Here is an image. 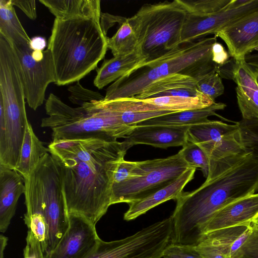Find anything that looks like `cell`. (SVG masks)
Here are the masks:
<instances>
[{"instance_id": "6da1fadb", "label": "cell", "mask_w": 258, "mask_h": 258, "mask_svg": "<svg viewBox=\"0 0 258 258\" xmlns=\"http://www.w3.org/2000/svg\"><path fill=\"white\" fill-rule=\"evenodd\" d=\"M48 149L59 169L68 216L96 225L111 205L114 173L129 148L123 142L88 138L52 140Z\"/></svg>"}, {"instance_id": "7a4b0ae2", "label": "cell", "mask_w": 258, "mask_h": 258, "mask_svg": "<svg viewBox=\"0 0 258 258\" xmlns=\"http://www.w3.org/2000/svg\"><path fill=\"white\" fill-rule=\"evenodd\" d=\"M258 191V158L244 152L210 163L206 181L177 199L171 216L172 243L196 246L214 214L226 205Z\"/></svg>"}, {"instance_id": "3957f363", "label": "cell", "mask_w": 258, "mask_h": 258, "mask_svg": "<svg viewBox=\"0 0 258 258\" xmlns=\"http://www.w3.org/2000/svg\"><path fill=\"white\" fill-rule=\"evenodd\" d=\"M100 19L55 18L47 48L52 54L57 85L79 81L104 57L107 37Z\"/></svg>"}, {"instance_id": "277c9868", "label": "cell", "mask_w": 258, "mask_h": 258, "mask_svg": "<svg viewBox=\"0 0 258 258\" xmlns=\"http://www.w3.org/2000/svg\"><path fill=\"white\" fill-rule=\"evenodd\" d=\"M24 181V220L29 230L38 237L45 236L48 232L45 255L57 245L69 224L59 169L49 152Z\"/></svg>"}, {"instance_id": "5b68a950", "label": "cell", "mask_w": 258, "mask_h": 258, "mask_svg": "<svg viewBox=\"0 0 258 258\" xmlns=\"http://www.w3.org/2000/svg\"><path fill=\"white\" fill-rule=\"evenodd\" d=\"M217 37H203L180 44L166 55L145 63L112 83L106 89L104 102L141 94L149 85L174 74L196 79L216 70L212 47Z\"/></svg>"}, {"instance_id": "8992f818", "label": "cell", "mask_w": 258, "mask_h": 258, "mask_svg": "<svg viewBox=\"0 0 258 258\" xmlns=\"http://www.w3.org/2000/svg\"><path fill=\"white\" fill-rule=\"evenodd\" d=\"M102 100L73 107L50 93L45 105L47 116L41 119V126L51 130L52 140L124 139L136 126L124 124L119 112L107 107Z\"/></svg>"}, {"instance_id": "52a82bcc", "label": "cell", "mask_w": 258, "mask_h": 258, "mask_svg": "<svg viewBox=\"0 0 258 258\" xmlns=\"http://www.w3.org/2000/svg\"><path fill=\"white\" fill-rule=\"evenodd\" d=\"M186 12L181 0L166 1L145 4L129 18L146 63L160 58L180 44Z\"/></svg>"}, {"instance_id": "ba28073f", "label": "cell", "mask_w": 258, "mask_h": 258, "mask_svg": "<svg viewBox=\"0 0 258 258\" xmlns=\"http://www.w3.org/2000/svg\"><path fill=\"white\" fill-rule=\"evenodd\" d=\"M186 9L180 44L215 34L224 27L258 10V0H181Z\"/></svg>"}, {"instance_id": "9c48e42d", "label": "cell", "mask_w": 258, "mask_h": 258, "mask_svg": "<svg viewBox=\"0 0 258 258\" xmlns=\"http://www.w3.org/2000/svg\"><path fill=\"white\" fill-rule=\"evenodd\" d=\"M189 168L179 152L164 158L136 161L131 177L113 184L111 204H128L144 199L171 184Z\"/></svg>"}, {"instance_id": "30bf717a", "label": "cell", "mask_w": 258, "mask_h": 258, "mask_svg": "<svg viewBox=\"0 0 258 258\" xmlns=\"http://www.w3.org/2000/svg\"><path fill=\"white\" fill-rule=\"evenodd\" d=\"M172 229L170 216L121 239L105 241L100 239L86 258H162L170 242Z\"/></svg>"}, {"instance_id": "8fae6325", "label": "cell", "mask_w": 258, "mask_h": 258, "mask_svg": "<svg viewBox=\"0 0 258 258\" xmlns=\"http://www.w3.org/2000/svg\"><path fill=\"white\" fill-rule=\"evenodd\" d=\"M187 140L201 147L206 154L209 164L245 152L239 141L237 123L230 124L208 119L189 125Z\"/></svg>"}, {"instance_id": "7c38bea8", "label": "cell", "mask_w": 258, "mask_h": 258, "mask_svg": "<svg viewBox=\"0 0 258 258\" xmlns=\"http://www.w3.org/2000/svg\"><path fill=\"white\" fill-rule=\"evenodd\" d=\"M18 58L22 73L25 99L36 110L42 105L48 85L55 82L54 63L50 50H44L42 60L33 59L29 43L12 46Z\"/></svg>"}, {"instance_id": "4fadbf2b", "label": "cell", "mask_w": 258, "mask_h": 258, "mask_svg": "<svg viewBox=\"0 0 258 258\" xmlns=\"http://www.w3.org/2000/svg\"><path fill=\"white\" fill-rule=\"evenodd\" d=\"M103 103L116 111L149 112L155 111H180L199 109L210 106L215 101L201 94L192 97L160 96L145 99L134 97L119 98Z\"/></svg>"}, {"instance_id": "5bb4252c", "label": "cell", "mask_w": 258, "mask_h": 258, "mask_svg": "<svg viewBox=\"0 0 258 258\" xmlns=\"http://www.w3.org/2000/svg\"><path fill=\"white\" fill-rule=\"evenodd\" d=\"M67 230L45 258H86L95 249L100 238L95 225L77 215L69 216Z\"/></svg>"}, {"instance_id": "9a60e30c", "label": "cell", "mask_w": 258, "mask_h": 258, "mask_svg": "<svg viewBox=\"0 0 258 258\" xmlns=\"http://www.w3.org/2000/svg\"><path fill=\"white\" fill-rule=\"evenodd\" d=\"M226 44L235 60L258 48V10L224 27L215 34Z\"/></svg>"}, {"instance_id": "2e32d148", "label": "cell", "mask_w": 258, "mask_h": 258, "mask_svg": "<svg viewBox=\"0 0 258 258\" xmlns=\"http://www.w3.org/2000/svg\"><path fill=\"white\" fill-rule=\"evenodd\" d=\"M189 126L145 125L138 126L123 142L130 149L134 145L145 144L166 149L183 146L187 142Z\"/></svg>"}, {"instance_id": "e0dca14e", "label": "cell", "mask_w": 258, "mask_h": 258, "mask_svg": "<svg viewBox=\"0 0 258 258\" xmlns=\"http://www.w3.org/2000/svg\"><path fill=\"white\" fill-rule=\"evenodd\" d=\"M235 88L238 108L242 119H258V85L255 71L244 59L234 61L232 78Z\"/></svg>"}, {"instance_id": "ac0fdd59", "label": "cell", "mask_w": 258, "mask_h": 258, "mask_svg": "<svg viewBox=\"0 0 258 258\" xmlns=\"http://www.w3.org/2000/svg\"><path fill=\"white\" fill-rule=\"evenodd\" d=\"M257 216L258 192L234 201L220 209L208 223L204 236L220 229L251 223Z\"/></svg>"}, {"instance_id": "d6986e66", "label": "cell", "mask_w": 258, "mask_h": 258, "mask_svg": "<svg viewBox=\"0 0 258 258\" xmlns=\"http://www.w3.org/2000/svg\"><path fill=\"white\" fill-rule=\"evenodd\" d=\"M25 191L23 177L16 170L0 166V231L5 233L14 217L17 203Z\"/></svg>"}, {"instance_id": "ffe728a7", "label": "cell", "mask_w": 258, "mask_h": 258, "mask_svg": "<svg viewBox=\"0 0 258 258\" xmlns=\"http://www.w3.org/2000/svg\"><path fill=\"white\" fill-rule=\"evenodd\" d=\"M196 170L189 168L169 185L144 199L128 204V209L124 214V220L128 221L135 219L165 202L176 200L185 186L194 178Z\"/></svg>"}, {"instance_id": "44dd1931", "label": "cell", "mask_w": 258, "mask_h": 258, "mask_svg": "<svg viewBox=\"0 0 258 258\" xmlns=\"http://www.w3.org/2000/svg\"><path fill=\"white\" fill-rule=\"evenodd\" d=\"M197 79L181 74H174L149 85L140 94L134 96L139 99L160 96L192 97L202 93L197 88Z\"/></svg>"}, {"instance_id": "7402d4cb", "label": "cell", "mask_w": 258, "mask_h": 258, "mask_svg": "<svg viewBox=\"0 0 258 258\" xmlns=\"http://www.w3.org/2000/svg\"><path fill=\"white\" fill-rule=\"evenodd\" d=\"M146 62V58L139 47L130 54L105 59L97 70L94 84L102 89Z\"/></svg>"}, {"instance_id": "603a6c76", "label": "cell", "mask_w": 258, "mask_h": 258, "mask_svg": "<svg viewBox=\"0 0 258 258\" xmlns=\"http://www.w3.org/2000/svg\"><path fill=\"white\" fill-rule=\"evenodd\" d=\"M60 20L101 17L99 0H39Z\"/></svg>"}, {"instance_id": "cb8c5ba5", "label": "cell", "mask_w": 258, "mask_h": 258, "mask_svg": "<svg viewBox=\"0 0 258 258\" xmlns=\"http://www.w3.org/2000/svg\"><path fill=\"white\" fill-rule=\"evenodd\" d=\"M226 106L222 102L215 103L204 108L176 111L141 121L138 126L173 125L189 126L204 122L211 116H219L216 111L224 109Z\"/></svg>"}, {"instance_id": "d4e9b609", "label": "cell", "mask_w": 258, "mask_h": 258, "mask_svg": "<svg viewBox=\"0 0 258 258\" xmlns=\"http://www.w3.org/2000/svg\"><path fill=\"white\" fill-rule=\"evenodd\" d=\"M250 224L216 230L205 234L203 239H208L228 258H232L250 234Z\"/></svg>"}, {"instance_id": "484cf974", "label": "cell", "mask_w": 258, "mask_h": 258, "mask_svg": "<svg viewBox=\"0 0 258 258\" xmlns=\"http://www.w3.org/2000/svg\"><path fill=\"white\" fill-rule=\"evenodd\" d=\"M48 149L35 135L33 127L28 122L18 161L15 170L24 178H26Z\"/></svg>"}, {"instance_id": "4316f807", "label": "cell", "mask_w": 258, "mask_h": 258, "mask_svg": "<svg viewBox=\"0 0 258 258\" xmlns=\"http://www.w3.org/2000/svg\"><path fill=\"white\" fill-rule=\"evenodd\" d=\"M0 35L12 46L29 43L31 40L17 17L12 0L0 1Z\"/></svg>"}, {"instance_id": "83f0119b", "label": "cell", "mask_w": 258, "mask_h": 258, "mask_svg": "<svg viewBox=\"0 0 258 258\" xmlns=\"http://www.w3.org/2000/svg\"><path fill=\"white\" fill-rule=\"evenodd\" d=\"M107 41L113 56L130 54L139 48L138 38L129 18L124 19L116 33L107 37Z\"/></svg>"}, {"instance_id": "f1b7e54d", "label": "cell", "mask_w": 258, "mask_h": 258, "mask_svg": "<svg viewBox=\"0 0 258 258\" xmlns=\"http://www.w3.org/2000/svg\"><path fill=\"white\" fill-rule=\"evenodd\" d=\"M239 137L245 152L258 158V119H241L237 122Z\"/></svg>"}, {"instance_id": "f546056e", "label": "cell", "mask_w": 258, "mask_h": 258, "mask_svg": "<svg viewBox=\"0 0 258 258\" xmlns=\"http://www.w3.org/2000/svg\"><path fill=\"white\" fill-rule=\"evenodd\" d=\"M189 167L200 168L207 178L209 172V160L204 151L197 144L188 141L178 152Z\"/></svg>"}, {"instance_id": "4dcf8cb0", "label": "cell", "mask_w": 258, "mask_h": 258, "mask_svg": "<svg viewBox=\"0 0 258 258\" xmlns=\"http://www.w3.org/2000/svg\"><path fill=\"white\" fill-rule=\"evenodd\" d=\"M197 81L198 91L214 100L224 93L221 77L216 70L200 77Z\"/></svg>"}, {"instance_id": "1f68e13d", "label": "cell", "mask_w": 258, "mask_h": 258, "mask_svg": "<svg viewBox=\"0 0 258 258\" xmlns=\"http://www.w3.org/2000/svg\"><path fill=\"white\" fill-rule=\"evenodd\" d=\"M251 231L232 258H258V224L252 222Z\"/></svg>"}, {"instance_id": "d6a6232c", "label": "cell", "mask_w": 258, "mask_h": 258, "mask_svg": "<svg viewBox=\"0 0 258 258\" xmlns=\"http://www.w3.org/2000/svg\"><path fill=\"white\" fill-rule=\"evenodd\" d=\"M68 90L70 92V101L80 106L85 103L102 100L104 97L98 92L84 88L79 81L75 85L70 86Z\"/></svg>"}, {"instance_id": "836d02e7", "label": "cell", "mask_w": 258, "mask_h": 258, "mask_svg": "<svg viewBox=\"0 0 258 258\" xmlns=\"http://www.w3.org/2000/svg\"><path fill=\"white\" fill-rule=\"evenodd\" d=\"M162 258H203L195 246L170 242L164 249Z\"/></svg>"}, {"instance_id": "e575fe53", "label": "cell", "mask_w": 258, "mask_h": 258, "mask_svg": "<svg viewBox=\"0 0 258 258\" xmlns=\"http://www.w3.org/2000/svg\"><path fill=\"white\" fill-rule=\"evenodd\" d=\"M24 258H45L40 243L30 230L27 232Z\"/></svg>"}, {"instance_id": "d590c367", "label": "cell", "mask_w": 258, "mask_h": 258, "mask_svg": "<svg viewBox=\"0 0 258 258\" xmlns=\"http://www.w3.org/2000/svg\"><path fill=\"white\" fill-rule=\"evenodd\" d=\"M195 247L203 258H228L206 238H203Z\"/></svg>"}, {"instance_id": "8d00e7d4", "label": "cell", "mask_w": 258, "mask_h": 258, "mask_svg": "<svg viewBox=\"0 0 258 258\" xmlns=\"http://www.w3.org/2000/svg\"><path fill=\"white\" fill-rule=\"evenodd\" d=\"M135 166L136 161H125L124 159L121 160L115 170L113 184L121 183L130 178Z\"/></svg>"}, {"instance_id": "74e56055", "label": "cell", "mask_w": 258, "mask_h": 258, "mask_svg": "<svg viewBox=\"0 0 258 258\" xmlns=\"http://www.w3.org/2000/svg\"><path fill=\"white\" fill-rule=\"evenodd\" d=\"M212 60L217 67H222L229 62V52L221 43L215 42L212 47Z\"/></svg>"}, {"instance_id": "f35d334b", "label": "cell", "mask_w": 258, "mask_h": 258, "mask_svg": "<svg viewBox=\"0 0 258 258\" xmlns=\"http://www.w3.org/2000/svg\"><path fill=\"white\" fill-rule=\"evenodd\" d=\"M14 6L20 8L26 15L32 20L37 18L36 1L12 0Z\"/></svg>"}, {"instance_id": "ab89813d", "label": "cell", "mask_w": 258, "mask_h": 258, "mask_svg": "<svg viewBox=\"0 0 258 258\" xmlns=\"http://www.w3.org/2000/svg\"><path fill=\"white\" fill-rule=\"evenodd\" d=\"M29 45L31 49L33 50L43 51L46 47V42L44 38L41 36H35L31 39Z\"/></svg>"}, {"instance_id": "60d3db41", "label": "cell", "mask_w": 258, "mask_h": 258, "mask_svg": "<svg viewBox=\"0 0 258 258\" xmlns=\"http://www.w3.org/2000/svg\"><path fill=\"white\" fill-rule=\"evenodd\" d=\"M244 60L247 64L252 68L258 69V51L250 52L246 54Z\"/></svg>"}, {"instance_id": "b9f144b4", "label": "cell", "mask_w": 258, "mask_h": 258, "mask_svg": "<svg viewBox=\"0 0 258 258\" xmlns=\"http://www.w3.org/2000/svg\"><path fill=\"white\" fill-rule=\"evenodd\" d=\"M8 238L3 234L0 236V258H4V251L8 243Z\"/></svg>"}, {"instance_id": "7bdbcfd3", "label": "cell", "mask_w": 258, "mask_h": 258, "mask_svg": "<svg viewBox=\"0 0 258 258\" xmlns=\"http://www.w3.org/2000/svg\"><path fill=\"white\" fill-rule=\"evenodd\" d=\"M255 70V80H256V82L258 85V69H254Z\"/></svg>"}, {"instance_id": "ee69618b", "label": "cell", "mask_w": 258, "mask_h": 258, "mask_svg": "<svg viewBox=\"0 0 258 258\" xmlns=\"http://www.w3.org/2000/svg\"><path fill=\"white\" fill-rule=\"evenodd\" d=\"M252 222L258 224V216Z\"/></svg>"}]
</instances>
